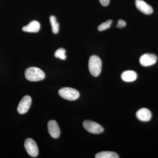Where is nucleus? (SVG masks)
<instances>
[{"label":"nucleus","instance_id":"obj_12","mask_svg":"<svg viewBox=\"0 0 158 158\" xmlns=\"http://www.w3.org/2000/svg\"><path fill=\"white\" fill-rule=\"evenodd\" d=\"M137 74L132 70H127L122 73L121 77L123 81L126 82H131L135 81L137 78Z\"/></svg>","mask_w":158,"mask_h":158},{"label":"nucleus","instance_id":"obj_16","mask_svg":"<svg viewBox=\"0 0 158 158\" xmlns=\"http://www.w3.org/2000/svg\"><path fill=\"white\" fill-rule=\"evenodd\" d=\"M112 23H113V21L112 20H108L105 22L102 23L100 25L98 26V31H104L109 28L111 27Z\"/></svg>","mask_w":158,"mask_h":158},{"label":"nucleus","instance_id":"obj_18","mask_svg":"<svg viewBox=\"0 0 158 158\" xmlns=\"http://www.w3.org/2000/svg\"><path fill=\"white\" fill-rule=\"evenodd\" d=\"M99 2L102 6H107L109 5L110 2V0H99Z\"/></svg>","mask_w":158,"mask_h":158},{"label":"nucleus","instance_id":"obj_14","mask_svg":"<svg viewBox=\"0 0 158 158\" xmlns=\"http://www.w3.org/2000/svg\"><path fill=\"white\" fill-rule=\"evenodd\" d=\"M49 19L53 33L54 34H58L59 31V24L57 22L56 18L54 15H51Z\"/></svg>","mask_w":158,"mask_h":158},{"label":"nucleus","instance_id":"obj_13","mask_svg":"<svg viewBox=\"0 0 158 158\" xmlns=\"http://www.w3.org/2000/svg\"><path fill=\"white\" fill-rule=\"evenodd\" d=\"M96 158H118V155L116 152L110 151L102 152L95 155Z\"/></svg>","mask_w":158,"mask_h":158},{"label":"nucleus","instance_id":"obj_4","mask_svg":"<svg viewBox=\"0 0 158 158\" xmlns=\"http://www.w3.org/2000/svg\"><path fill=\"white\" fill-rule=\"evenodd\" d=\"M83 127L86 131L93 134H100L104 131V128L100 125L91 120L84 121Z\"/></svg>","mask_w":158,"mask_h":158},{"label":"nucleus","instance_id":"obj_9","mask_svg":"<svg viewBox=\"0 0 158 158\" xmlns=\"http://www.w3.org/2000/svg\"><path fill=\"white\" fill-rule=\"evenodd\" d=\"M135 5L137 9L144 14L150 15L153 11L152 7L143 0H135Z\"/></svg>","mask_w":158,"mask_h":158},{"label":"nucleus","instance_id":"obj_3","mask_svg":"<svg viewBox=\"0 0 158 158\" xmlns=\"http://www.w3.org/2000/svg\"><path fill=\"white\" fill-rule=\"evenodd\" d=\"M59 94L62 98L69 101L76 100L80 97V93L77 90L67 87L60 89Z\"/></svg>","mask_w":158,"mask_h":158},{"label":"nucleus","instance_id":"obj_8","mask_svg":"<svg viewBox=\"0 0 158 158\" xmlns=\"http://www.w3.org/2000/svg\"><path fill=\"white\" fill-rule=\"evenodd\" d=\"M48 128L49 134L51 137L55 139L59 138L60 135V129L56 121L50 120L48 124Z\"/></svg>","mask_w":158,"mask_h":158},{"label":"nucleus","instance_id":"obj_15","mask_svg":"<svg viewBox=\"0 0 158 158\" xmlns=\"http://www.w3.org/2000/svg\"><path fill=\"white\" fill-rule=\"evenodd\" d=\"M65 49L63 48H60L57 49L55 52V56L56 58H59L62 60H65L66 59V55H65Z\"/></svg>","mask_w":158,"mask_h":158},{"label":"nucleus","instance_id":"obj_17","mask_svg":"<svg viewBox=\"0 0 158 158\" xmlns=\"http://www.w3.org/2000/svg\"><path fill=\"white\" fill-rule=\"evenodd\" d=\"M126 26V23L124 20L122 19H119L118 21V23H117V27L118 28H121L122 27H124Z\"/></svg>","mask_w":158,"mask_h":158},{"label":"nucleus","instance_id":"obj_7","mask_svg":"<svg viewBox=\"0 0 158 158\" xmlns=\"http://www.w3.org/2000/svg\"><path fill=\"white\" fill-rule=\"evenodd\" d=\"M157 60V57L154 54H145L140 58V64L144 67L151 66L155 64Z\"/></svg>","mask_w":158,"mask_h":158},{"label":"nucleus","instance_id":"obj_10","mask_svg":"<svg viewBox=\"0 0 158 158\" xmlns=\"http://www.w3.org/2000/svg\"><path fill=\"white\" fill-rule=\"evenodd\" d=\"M136 116L139 120L143 122L149 121L152 118L151 112L146 108H142L137 111Z\"/></svg>","mask_w":158,"mask_h":158},{"label":"nucleus","instance_id":"obj_2","mask_svg":"<svg viewBox=\"0 0 158 158\" xmlns=\"http://www.w3.org/2000/svg\"><path fill=\"white\" fill-rule=\"evenodd\" d=\"M102 62L101 59L97 56H91L89 60L88 68L90 74L94 77L98 76L101 72Z\"/></svg>","mask_w":158,"mask_h":158},{"label":"nucleus","instance_id":"obj_6","mask_svg":"<svg viewBox=\"0 0 158 158\" xmlns=\"http://www.w3.org/2000/svg\"><path fill=\"white\" fill-rule=\"evenodd\" d=\"M32 99L28 95L24 96L19 102L18 106L17 111L20 114H24L27 113L31 107Z\"/></svg>","mask_w":158,"mask_h":158},{"label":"nucleus","instance_id":"obj_1","mask_svg":"<svg viewBox=\"0 0 158 158\" xmlns=\"http://www.w3.org/2000/svg\"><path fill=\"white\" fill-rule=\"evenodd\" d=\"M26 79L30 81L36 82L42 81L45 78V75L40 69L31 67L27 69L25 72Z\"/></svg>","mask_w":158,"mask_h":158},{"label":"nucleus","instance_id":"obj_5","mask_svg":"<svg viewBox=\"0 0 158 158\" xmlns=\"http://www.w3.org/2000/svg\"><path fill=\"white\" fill-rule=\"evenodd\" d=\"M25 148L28 154L33 157L37 156L39 150L36 142L31 138H27L24 143Z\"/></svg>","mask_w":158,"mask_h":158},{"label":"nucleus","instance_id":"obj_11","mask_svg":"<svg viewBox=\"0 0 158 158\" xmlns=\"http://www.w3.org/2000/svg\"><path fill=\"white\" fill-rule=\"evenodd\" d=\"M40 25L37 21H32L29 24L23 27L22 30L24 32L29 33H37L40 29Z\"/></svg>","mask_w":158,"mask_h":158}]
</instances>
